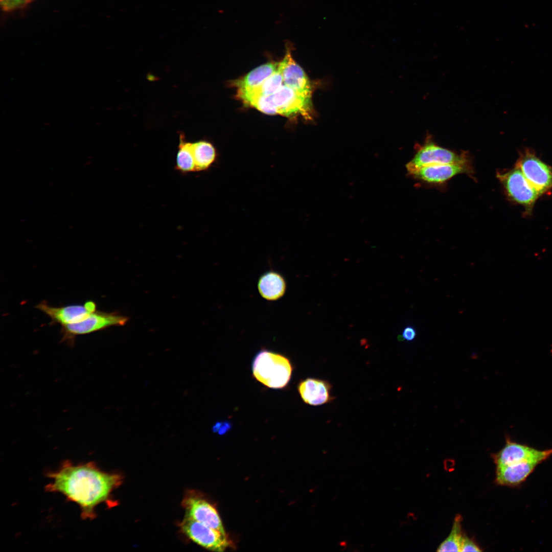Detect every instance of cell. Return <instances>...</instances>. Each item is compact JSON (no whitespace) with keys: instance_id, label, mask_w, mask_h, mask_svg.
Returning <instances> with one entry per match:
<instances>
[{"instance_id":"cell-16","label":"cell","mask_w":552,"mask_h":552,"mask_svg":"<svg viewBox=\"0 0 552 552\" xmlns=\"http://www.w3.org/2000/svg\"><path fill=\"white\" fill-rule=\"evenodd\" d=\"M258 289L263 298L268 301H277L282 297L286 292V281L278 271L269 270L259 277Z\"/></svg>"},{"instance_id":"cell-14","label":"cell","mask_w":552,"mask_h":552,"mask_svg":"<svg viewBox=\"0 0 552 552\" xmlns=\"http://www.w3.org/2000/svg\"><path fill=\"white\" fill-rule=\"evenodd\" d=\"M298 393L304 402L313 405H321L331 402L332 386L327 381L308 378L298 385Z\"/></svg>"},{"instance_id":"cell-11","label":"cell","mask_w":552,"mask_h":552,"mask_svg":"<svg viewBox=\"0 0 552 552\" xmlns=\"http://www.w3.org/2000/svg\"><path fill=\"white\" fill-rule=\"evenodd\" d=\"M36 308L43 312L51 319V324L61 326L75 324L86 318L96 310V304L91 301L83 305H72L62 307H54L46 301H42Z\"/></svg>"},{"instance_id":"cell-26","label":"cell","mask_w":552,"mask_h":552,"mask_svg":"<svg viewBox=\"0 0 552 552\" xmlns=\"http://www.w3.org/2000/svg\"><path fill=\"white\" fill-rule=\"evenodd\" d=\"M13 0H0L2 9L5 12H8L9 8Z\"/></svg>"},{"instance_id":"cell-15","label":"cell","mask_w":552,"mask_h":552,"mask_svg":"<svg viewBox=\"0 0 552 552\" xmlns=\"http://www.w3.org/2000/svg\"><path fill=\"white\" fill-rule=\"evenodd\" d=\"M538 465L535 463L525 462L496 466L495 482L501 486H518L527 478Z\"/></svg>"},{"instance_id":"cell-9","label":"cell","mask_w":552,"mask_h":552,"mask_svg":"<svg viewBox=\"0 0 552 552\" xmlns=\"http://www.w3.org/2000/svg\"><path fill=\"white\" fill-rule=\"evenodd\" d=\"M552 455V449L540 450L527 445L518 443L509 436H505V444L492 457L496 466L515 464L525 462L540 464Z\"/></svg>"},{"instance_id":"cell-4","label":"cell","mask_w":552,"mask_h":552,"mask_svg":"<svg viewBox=\"0 0 552 552\" xmlns=\"http://www.w3.org/2000/svg\"><path fill=\"white\" fill-rule=\"evenodd\" d=\"M413 158L406 165L408 174L424 167L465 162L472 160L469 152L460 153L438 145L430 134L422 144H417Z\"/></svg>"},{"instance_id":"cell-5","label":"cell","mask_w":552,"mask_h":552,"mask_svg":"<svg viewBox=\"0 0 552 552\" xmlns=\"http://www.w3.org/2000/svg\"><path fill=\"white\" fill-rule=\"evenodd\" d=\"M496 177L508 198L522 205L527 213H530L541 195L531 185L519 168L515 166L507 171L497 172Z\"/></svg>"},{"instance_id":"cell-25","label":"cell","mask_w":552,"mask_h":552,"mask_svg":"<svg viewBox=\"0 0 552 552\" xmlns=\"http://www.w3.org/2000/svg\"><path fill=\"white\" fill-rule=\"evenodd\" d=\"M231 428V425L228 422H218L214 426V431L218 432L219 434H223L227 432Z\"/></svg>"},{"instance_id":"cell-13","label":"cell","mask_w":552,"mask_h":552,"mask_svg":"<svg viewBox=\"0 0 552 552\" xmlns=\"http://www.w3.org/2000/svg\"><path fill=\"white\" fill-rule=\"evenodd\" d=\"M283 80V84L306 96L312 97L314 84L311 82L304 70L293 59L290 49L279 62Z\"/></svg>"},{"instance_id":"cell-1","label":"cell","mask_w":552,"mask_h":552,"mask_svg":"<svg viewBox=\"0 0 552 552\" xmlns=\"http://www.w3.org/2000/svg\"><path fill=\"white\" fill-rule=\"evenodd\" d=\"M45 476L52 480L45 486V491L61 493L77 503L83 520L95 519V509L100 503L111 505V493L122 481L120 475L103 471L94 462L75 464L65 460L57 470L49 471Z\"/></svg>"},{"instance_id":"cell-19","label":"cell","mask_w":552,"mask_h":552,"mask_svg":"<svg viewBox=\"0 0 552 552\" xmlns=\"http://www.w3.org/2000/svg\"><path fill=\"white\" fill-rule=\"evenodd\" d=\"M283 85V76L279 67L258 87L247 91L237 92V97L241 100L248 97L268 96L275 93Z\"/></svg>"},{"instance_id":"cell-21","label":"cell","mask_w":552,"mask_h":552,"mask_svg":"<svg viewBox=\"0 0 552 552\" xmlns=\"http://www.w3.org/2000/svg\"><path fill=\"white\" fill-rule=\"evenodd\" d=\"M462 517L456 515L454 519L451 532L448 536L438 546V551H460L463 537L461 522Z\"/></svg>"},{"instance_id":"cell-3","label":"cell","mask_w":552,"mask_h":552,"mask_svg":"<svg viewBox=\"0 0 552 552\" xmlns=\"http://www.w3.org/2000/svg\"><path fill=\"white\" fill-rule=\"evenodd\" d=\"M252 371L255 378L268 387H284L290 380L292 365L285 356L262 349L254 358Z\"/></svg>"},{"instance_id":"cell-8","label":"cell","mask_w":552,"mask_h":552,"mask_svg":"<svg viewBox=\"0 0 552 552\" xmlns=\"http://www.w3.org/2000/svg\"><path fill=\"white\" fill-rule=\"evenodd\" d=\"M474 173L472 160H470L458 163L424 167L408 175L422 184L442 187L458 174H466L473 178Z\"/></svg>"},{"instance_id":"cell-7","label":"cell","mask_w":552,"mask_h":552,"mask_svg":"<svg viewBox=\"0 0 552 552\" xmlns=\"http://www.w3.org/2000/svg\"><path fill=\"white\" fill-rule=\"evenodd\" d=\"M531 185L541 195L552 190V167L526 148L520 153L516 165Z\"/></svg>"},{"instance_id":"cell-6","label":"cell","mask_w":552,"mask_h":552,"mask_svg":"<svg viewBox=\"0 0 552 552\" xmlns=\"http://www.w3.org/2000/svg\"><path fill=\"white\" fill-rule=\"evenodd\" d=\"M127 320L128 318L125 316L96 310L80 322L61 326V341L73 345L77 336L89 334L113 326H123Z\"/></svg>"},{"instance_id":"cell-18","label":"cell","mask_w":552,"mask_h":552,"mask_svg":"<svg viewBox=\"0 0 552 552\" xmlns=\"http://www.w3.org/2000/svg\"><path fill=\"white\" fill-rule=\"evenodd\" d=\"M192 146L196 172L208 170L216 159L217 152L215 147L205 140L192 143Z\"/></svg>"},{"instance_id":"cell-10","label":"cell","mask_w":552,"mask_h":552,"mask_svg":"<svg viewBox=\"0 0 552 552\" xmlns=\"http://www.w3.org/2000/svg\"><path fill=\"white\" fill-rule=\"evenodd\" d=\"M180 527L190 539L208 549L223 551L231 545L226 535L186 515L181 522Z\"/></svg>"},{"instance_id":"cell-20","label":"cell","mask_w":552,"mask_h":552,"mask_svg":"<svg viewBox=\"0 0 552 552\" xmlns=\"http://www.w3.org/2000/svg\"><path fill=\"white\" fill-rule=\"evenodd\" d=\"M175 168L183 174L196 172L192 143L187 142L182 134L180 135Z\"/></svg>"},{"instance_id":"cell-23","label":"cell","mask_w":552,"mask_h":552,"mask_svg":"<svg viewBox=\"0 0 552 552\" xmlns=\"http://www.w3.org/2000/svg\"><path fill=\"white\" fill-rule=\"evenodd\" d=\"M416 336L417 331L416 329L412 326L409 325L403 329L401 335L398 337V339L400 341H412L416 338Z\"/></svg>"},{"instance_id":"cell-17","label":"cell","mask_w":552,"mask_h":552,"mask_svg":"<svg viewBox=\"0 0 552 552\" xmlns=\"http://www.w3.org/2000/svg\"><path fill=\"white\" fill-rule=\"evenodd\" d=\"M279 62H268L251 70L244 76L234 80L232 85L237 92L249 91L261 84L277 69Z\"/></svg>"},{"instance_id":"cell-2","label":"cell","mask_w":552,"mask_h":552,"mask_svg":"<svg viewBox=\"0 0 552 552\" xmlns=\"http://www.w3.org/2000/svg\"><path fill=\"white\" fill-rule=\"evenodd\" d=\"M242 101L269 115L280 114L288 118L302 117L307 120H312L314 116L311 97L284 84L270 96L251 97Z\"/></svg>"},{"instance_id":"cell-12","label":"cell","mask_w":552,"mask_h":552,"mask_svg":"<svg viewBox=\"0 0 552 552\" xmlns=\"http://www.w3.org/2000/svg\"><path fill=\"white\" fill-rule=\"evenodd\" d=\"M182 504L185 515L226 535L217 510L205 499L192 493L185 497Z\"/></svg>"},{"instance_id":"cell-22","label":"cell","mask_w":552,"mask_h":552,"mask_svg":"<svg viewBox=\"0 0 552 552\" xmlns=\"http://www.w3.org/2000/svg\"><path fill=\"white\" fill-rule=\"evenodd\" d=\"M476 543L466 535H463L460 551H481Z\"/></svg>"},{"instance_id":"cell-24","label":"cell","mask_w":552,"mask_h":552,"mask_svg":"<svg viewBox=\"0 0 552 552\" xmlns=\"http://www.w3.org/2000/svg\"><path fill=\"white\" fill-rule=\"evenodd\" d=\"M32 1V0H13L9 8L8 12L24 8Z\"/></svg>"}]
</instances>
